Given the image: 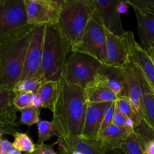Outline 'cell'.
<instances>
[{
  "label": "cell",
  "instance_id": "cell-1",
  "mask_svg": "<svg viewBox=\"0 0 154 154\" xmlns=\"http://www.w3.org/2000/svg\"><path fill=\"white\" fill-rule=\"evenodd\" d=\"M87 104L85 89L69 84L60 79V93L52 120L57 138L81 136Z\"/></svg>",
  "mask_w": 154,
  "mask_h": 154
},
{
  "label": "cell",
  "instance_id": "cell-2",
  "mask_svg": "<svg viewBox=\"0 0 154 154\" xmlns=\"http://www.w3.org/2000/svg\"><path fill=\"white\" fill-rule=\"evenodd\" d=\"M70 53L71 45L63 37L57 26H46L42 63L38 76L45 82L60 81Z\"/></svg>",
  "mask_w": 154,
  "mask_h": 154
},
{
  "label": "cell",
  "instance_id": "cell-3",
  "mask_svg": "<svg viewBox=\"0 0 154 154\" xmlns=\"http://www.w3.org/2000/svg\"><path fill=\"white\" fill-rule=\"evenodd\" d=\"M95 12L94 0H63L57 26L71 47L81 38Z\"/></svg>",
  "mask_w": 154,
  "mask_h": 154
},
{
  "label": "cell",
  "instance_id": "cell-4",
  "mask_svg": "<svg viewBox=\"0 0 154 154\" xmlns=\"http://www.w3.org/2000/svg\"><path fill=\"white\" fill-rule=\"evenodd\" d=\"M32 30L0 46L1 87L13 90L15 84L20 80Z\"/></svg>",
  "mask_w": 154,
  "mask_h": 154
},
{
  "label": "cell",
  "instance_id": "cell-5",
  "mask_svg": "<svg viewBox=\"0 0 154 154\" xmlns=\"http://www.w3.org/2000/svg\"><path fill=\"white\" fill-rule=\"evenodd\" d=\"M25 0H0V46L31 31Z\"/></svg>",
  "mask_w": 154,
  "mask_h": 154
},
{
  "label": "cell",
  "instance_id": "cell-6",
  "mask_svg": "<svg viewBox=\"0 0 154 154\" xmlns=\"http://www.w3.org/2000/svg\"><path fill=\"white\" fill-rule=\"evenodd\" d=\"M102 65L87 54L71 52L66 60L61 78L67 84L86 89L94 81Z\"/></svg>",
  "mask_w": 154,
  "mask_h": 154
},
{
  "label": "cell",
  "instance_id": "cell-7",
  "mask_svg": "<svg viewBox=\"0 0 154 154\" xmlns=\"http://www.w3.org/2000/svg\"><path fill=\"white\" fill-rule=\"evenodd\" d=\"M71 52L85 54L107 65L106 38L104 27L95 12L81 38L71 47Z\"/></svg>",
  "mask_w": 154,
  "mask_h": 154
},
{
  "label": "cell",
  "instance_id": "cell-8",
  "mask_svg": "<svg viewBox=\"0 0 154 154\" xmlns=\"http://www.w3.org/2000/svg\"><path fill=\"white\" fill-rule=\"evenodd\" d=\"M63 0H25L29 25H57Z\"/></svg>",
  "mask_w": 154,
  "mask_h": 154
},
{
  "label": "cell",
  "instance_id": "cell-9",
  "mask_svg": "<svg viewBox=\"0 0 154 154\" xmlns=\"http://www.w3.org/2000/svg\"><path fill=\"white\" fill-rule=\"evenodd\" d=\"M124 75V97L127 98L132 105L135 115L142 120V99L144 94L143 78L144 73L139 66L131 61L123 68Z\"/></svg>",
  "mask_w": 154,
  "mask_h": 154
},
{
  "label": "cell",
  "instance_id": "cell-10",
  "mask_svg": "<svg viewBox=\"0 0 154 154\" xmlns=\"http://www.w3.org/2000/svg\"><path fill=\"white\" fill-rule=\"evenodd\" d=\"M106 38L107 66L123 69L132 60L130 57L131 32H125L122 35H117L104 28Z\"/></svg>",
  "mask_w": 154,
  "mask_h": 154
},
{
  "label": "cell",
  "instance_id": "cell-11",
  "mask_svg": "<svg viewBox=\"0 0 154 154\" xmlns=\"http://www.w3.org/2000/svg\"><path fill=\"white\" fill-rule=\"evenodd\" d=\"M46 26H36L32 30L23 70L20 81L34 78L38 73L42 63Z\"/></svg>",
  "mask_w": 154,
  "mask_h": 154
},
{
  "label": "cell",
  "instance_id": "cell-12",
  "mask_svg": "<svg viewBox=\"0 0 154 154\" xmlns=\"http://www.w3.org/2000/svg\"><path fill=\"white\" fill-rule=\"evenodd\" d=\"M15 96L13 90L0 87V131L3 134L14 135L19 129L18 110L14 105Z\"/></svg>",
  "mask_w": 154,
  "mask_h": 154
},
{
  "label": "cell",
  "instance_id": "cell-13",
  "mask_svg": "<svg viewBox=\"0 0 154 154\" xmlns=\"http://www.w3.org/2000/svg\"><path fill=\"white\" fill-rule=\"evenodd\" d=\"M119 0H94L96 13L104 28L117 35H122L125 30L122 25L121 14L117 11Z\"/></svg>",
  "mask_w": 154,
  "mask_h": 154
},
{
  "label": "cell",
  "instance_id": "cell-14",
  "mask_svg": "<svg viewBox=\"0 0 154 154\" xmlns=\"http://www.w3.org/2000/svg\"><path fill=\"white\" fill-rule=\"evenodd\" d=\"M111 103V102H88L81 137L91 141H98L105 111Z\"/></svg>",
  "mask_w": 154,
  "mask_h": 154
},
{
  "label": "cell",
  "instance_id": "cell-15",
  "mask_svg": "<svg viewBox=\"0 0 154 154\" xmlns=\"http://www.w3.org/2000/svg\"><path fill=\"white\" fill-rule=\"evenodd\" d=\"M90 85L107 87L116 93L118 97H124L123 69L102 65L96 73L94 81Z\"/></svg>",
  "mask_w": 154,
  "mask_h": 154
},
{
  "label": "cell",
  "instance_id": "cell-16",
  "mask_svg": "<svg viewBox=\"0 0 154 154\" xmlns=\"http://www.w3.org/2000/svg\"><path fill=\"white\" fill-rule=\"evenodd\" d=\"M53 144H58L61 154H71L74 151L82 154H105L98 144L97 141H91L81 136L72 135L57 138V141Z\"/></svg>",
  "mask_w": 154,
  "mask_h": 154
},
{
  "label": "cell",
  "instance_id": "cell-17",
  "mask_svg": "<svg viewBox=\"0 0 154 154\" xmlns=\"http://www.w3.org/2000/svg\"><path fill=\"white\" fill-rule=\"evenodd\" d=\"M130 57L131 60L138 65L142 70L154 93V63L147 51L136 42L133 32H131L130 37Z\"/></svg>",
  "mask_w": 154,
  "mask_h": 154
},
{
  "label": "cell",
  "instance_id": "cell-18",
  "mask_svg": "<svg viewBox=\"0 0 154 154\" xmlns=\"http://www.w3.org/2000/svg\"><path fill=\"white\" fill-rule=\"evenodd\" d=\"M138 22V36L144 50L154 42V11L133 8Z\"/></svg>",
  "mask_w": 154,
  "mask_h": 154
},
{
  "label": "cell",
  "instance_id": "cell-19",
  "mask_svg": "<svg viewBox=\"0 0 154 154\" xmlns=\"http://www.w3.org/2000/svg\"><path fill=\"white\" fill-rule=\"evenodd\" d=\"M128 136L120 128L111 123L99 135L97 143L104 152L120 149L123 142Z\"/></svg>",
  "mask_w": 154,
  "mask_h": 154
},
{
  "label": "cell",
  "instance_id": "cell-20",
  "mask_svg": "<svg viewBox=\"0 0 154 154\" xmlns=\"http://www.w3.org/2000/svg\"><path fill=\"white\" fill-rule=\"evenodd\" d=\"M60 80L46 81L41 86L37 93L42 99L43 108L54 112L60 93Z\"/></svg>",
  "mask_w": 154,
  "mask_h": 154
},
{
  "label": "cell",
  "instance_id": "cell-21",
  "mask_svg": "<svg viewBox=\"0 0 154 154\" xmlns=\"http://www.w3.org/2000/svg\"><path fill=\"white\" fill-rule=\"evenodd\" d=\"M144 94L142 99V119L154 131V93L147 79L143 78Z\"/></svg>",
  "mask_w": 154,
  "mask_h": 154
},
{
  "label": "cell",
  "instance_id": "cell-22",
  "mask_svg": "<svg viewBox=\"0 0 154 154\" xmlns=\"http://www.w3.org/2000/svg\"><path fill=\"white\" fill-rule=\"evenodd\" d=\"M87 102L89 103H102L114 102L118 96L110 89L102 86L90 85L85 89Z\"/></svg>",
  "mask_w": 154,
  "mask_h": 154
},
{
  "label": "cell",
  "instance_id": "cell-23",
  "mask_svg": "<svg viewBox=\"0 0 154 154\" xmlns=\"http://www.w3.org/2000/svg\"><path fill=\"white\" fill-rule=\"evenodd\" d=\"M135 132L142 142L146 153L154 154V131L144 119L135 128Z\"/></svg>",
  "mask_w": 154,
  "mask_h": 154
},
{
  "label": "cell",
  "instance_id": "cell-24",
  "mask_svg": "<svg viewBox=\"0 0 154 154\" xmlns=\"http://www.w3.org/2000/svg\"><path fill=\"white\" fill-rule=\"evenodd\" d=\"M45 83L44 80L41 77L35 76L30 79L20 81L17 83L13 88V91L15 94L22 93H37L41 86Z\"/></svg>",
  "mask_w": 154,
  "mask_h": 154
},
{
  "label": "cell",
  "instance_id": "cell-25",
  "mask_svg": "<svg viewBox=\"0 0 154 154\" xmlns=\"http://www.w3.org/2000/svg\"><path fill=\"white\" fill-rule=\"evenodd\" d=\"M120 149L126 154H147L142 142L135 132L126 137Z\"/></svg>",
  "mask_w": 154,
  "mask_h": 154
},
{
  "label": "cell",
  "instance_id": "cell-26",
  "mask_svg": "<svg viewBox=\"0 0 154 154\" xmlns=\"http://www.w3.org/2000/svg\"><path fill=\"white\" fill-rule=\"evenodd\" d=\"M13 136L14 138L13 142L14 149H17L20 152H25L26 154L34 153L36 148V144H34L32 139L28 134L17 132Z\"/></svg>",
  "mask_w": 154,
  "mask_h": 154
},
{
  "label": "cell",
  "instance_id": "cell-27",
  "mask_svg": "<svg viewBox=\"0 0 154 154\" xmlns=\"http://www.w3.org/2000/svg\"><path fill=\"white\" fill-rule=\"evenodd\" d=\"M38 131V141L37 144H43L44 142L51 139V137L56 136L54 123L47 120H39L37 123Z\"/></svg>",
  "mask_w": 154,
  "mask_h": 154
},
{
  "label": "cell",
  "instance_id": "cell-28",
  "mask_svg": "<svg viewBox=\"0 0 154 154\" xmlns=\"http://www.w3.org/2000/svg\"><path fill=\"white\" fill-rule=\"evenodd\" d=\"M116 103V108L126 117V118L132 119L135 121V127L139 125L141 121L142 120H139L135 115V112L133 111L132 105H131L129 99L126 97H118L117 100L115 102Z\"/></svg>",
  "mask_w": 154,
  "mask_h": 154
},
{
  "label": "cell",
  "instance_id": "cell-29",
  "mask_svg": "<svg viewBox=\"0 0 154 154\" xmlns=\"http://www.w3.org/2000/svg\"><path fill=\"white\" fill-rule=\"evenodd\" d=\"M21 115L18 123L25 124L31 126L34 124H37L39 122V116H40V109L39 108L29 107L20 111Z\"/></svg>",
  "mask_w": 154,
  "mask_h": 154
},
{
  "label": "cell",
  "instance_id": "cell-30",
  "mask_svg": "<svg viewBox=\"0 0 154 154\" xmlns=\"http://www.w3.org/2000/svg\"><path fill=\"white\" fill-rule=\"evenodd\" d=\"M32 94L22 93L16 94L14 99V105L18 111H21L27 108L32 107Z\"/></svg>",
  "mask_w": 154,
  "mask_h": 154
},
{
  "label": "cell",
  "instance_id": "cell-31",
  "mask_svg": "<svg viewBox=\"0 0 154 154\" xmlns=\"http://www.w3.org/2000/svg\"><path fill=\"white\" fill-rule=\"evenodd\" d=\"M116 109V103L114 102H111V105L107 108L106 111H105V116H104L103 121H102V127H101V132L102 131L105 130L107 127H108L109 125H111L112 123L113 120V117H114V112H115ZM100 135V134H99Z\"/></svg>",
  "mask_w": 154,
  "mask_h": 154
},
{
  "label": "cell",
  "instance_id": "cell-32",
  "mask_svg": "<svg viewBox=\"0 0 154 154\" xmlns=\"http://www.w3.org/2000/svg\"><path fill=\"white\" fill-rule=\"evenodd\" d=\"M126 117L116 108L115 112H114V117H113V120L112 123L114 124L115 126H117V127L120 128L123 130V128H124V124L125 122H126Z\"/></svg>",
  "mask_w": 154,
  "mask_h": 154
},
{
  "label": "cell",
  "instance_id": "cell-33",
  "mask_svg": "<svg viewBox=\"0 0 154 154\" xmlns=\"http://www.w3.org/2000/svg\"><path fill=\"white\" fill-rule=\"evenodd\" d=\"M54 144L48 145V144H36V148L34 153L32 154H58L54 151Z\"/></svg>",
  "mask_w": 154,
  "mask_h": 154
},
{
  "label": "cell",
  "instance_id": "cell-34",
  "mask_svg": "<svg viewBox=\"0 0 154 154\" xmlns=\"http://www.w3.org/2000/svg\"><path fill=\"white\" fill-rule=\"evenodd\" d=\"M14 149L13 143L3 138H0V154H8Z\"/></svg>",
  "mask_w": 154,
  "mask_h": 154
},
{
  "label": "cell",
  "instance_id": "cell-35",
  "mask_svg": "<svg viewBox=\"0 0 154 154\" xmlns=\"http://www.w3.org/2000/svg\"><path fill=\"white\" fill-rule=\"evenodd\" d=\"M135 121H134L133 120H132V119L126 118V122H125V124H124V128H123L124 132L129 135L135 132Z\"/></svg>",
  "mask_w": 154,
  "mask_h": 154
},
{
  "label": "cell",
  "instance_id": "cell-36",
  "mask_svg": "<svg viewBox=\"0 0 154 154\" xmlns=\"http://www.w3.org/2000/svg\"><path fill=\"white\" fill-rule=\"evenodd\" d=\"M129 6L130 5H129V3L126 2V0H125V1L119 0V2L118 4H117V11H118V12L120 14H126L129 12Z\"/></svg>",
  "mask_w": 154,
  "mask_h": 154
},
{
  "label": "cell",
  "instance_id": "cell-37",
  "mask_svg": "<svg viewBox=\"0 0 154 154\" xmlns=\"http://www.w3.org/2000/svg\"><path fill=\"white\" fill-rule=\"evenodd\" d=\"M32 107L39 108V109L41 108H43L42 101L38 93H32Z\"/></svg>",
  "mask_w": 154,
  "mask_h": 154
},
{
  "label": "cell",
  "instance_id": "cell-38",
  "mask_svg": "<svg viewBox=\"0 0 154 154\" xmlns=\"http://www.w3.org/2000/svg\"><path fill=\"white\" fill-rule=\"evenodd\" d=\"M145 51H147V54H149V56H150V58L152 59V60H153V62L154 63V42L153 43L150 44V46H149L148 48L145 50Z\"/></svg>",
  "mask_w": 154,
  "mask_h": 154
},
{
  "label": "cell",
  "instance_id": "cell-39",
  "mask_svg": "<svg viewBox=\"0 0 154 154\" xmlns=\"http://www.w3.org/2000/svg\"><path fill=\"white\" fill-rule=\"evenodd\" d=\"M105 154H126L121 149H114L112 150H108Z\"/></svg>",
  "mask_w": 154,
  "mask_h": 154
},
{
  "label": "cell",
  "instance_id": "cell-40",
  "mask_svg": "<svg viewBox=\"0 0 154 154\" xmlns=\"http://www.w3.org/2000/svg\"><path fill=\"white\" fill-rule=\"evenodd\" d=\"M8 154H22V152H20V150H17V149H14L11 152H10Z\"/></svg>",
  "mask_w": 154,
  "mask_h": 154
},
{
  "label": "cell",
  "instance_id": "cell-41",
  "mask_svg": "<svg viewBox=\"0 0 154 154\" xmlns=\"http://www.w3.org/2000/svg\"><path fill=\"white\" fill-rule=\"evenodd\" d=\"M71 154H82V153H79V152H77V151H74V152H72Z\"/></svg>",
  "mask_w": 154,
  "mask_h": 154
},
{
  "label": "cell",
  "instance_id": "cell-42",
  "mask_svg": "<svg viewBox=\"0 0 154 154\" xmlns=\"http://www.w3.org/2000/svg\"><path fill=\"white\" fill-rule=\"evenodd\" d=\"M3 135H4V134H3L2 132L1 131H0V138H2V136Z\"/></svg>",
  "mask_w": 154,
  "mask_h": 154
}]
</instances>
